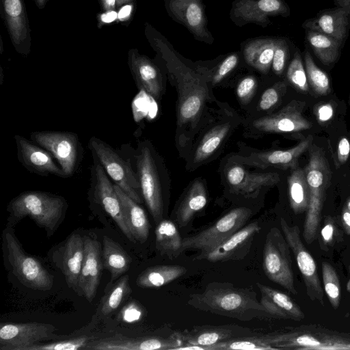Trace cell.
Masks as SVG:
<instances>
[{
	"label": "cell",
	"mask_w": 350,
	"mask_h": 350,
	"mask_svg": "<svg viewBox=\"0 0 350 350\" xmlns=\"http://www.w3.org/2000/svg\"><path fill=\"white\" fill-rule=\"evenodd\" d=\"M187 304L201 311L240 321L273 318L248 288H237L228 282L209 283L204 291L191 294Z\"/></svg>",
	"instance_id": "obj_1"
},
{
	"label": "cell",
	"mask_w": 350,
	"mask_h": 350,
	"mask_svg": "<svg viewBox=\"0 0 350 350\" xmlns=\"http://www.w3.org/2000/svg\"><path fill=\"white\" fill-rule=\"evenodd\" d=\"M154 44L166 63L168 73L175 79L178 92L177 124L193 123L200 116L206 99L208 88L205 81L177 57L171 44L160 36Z\"/></svg>",
	"instance_id": "obj_2"
},
{
	"label": "cell",
	"mask_w": 350,
	"mask_h": 350,
	"mask_svg": "<svg viewBox=\"0 0 350 350\" xmlns=\"http://www.w3.org/2000/svg\"><path fill=\"white\" fill-rule=\"evenodd\" d=\"M66 208L67 202L62 196L40 191H24L7 206V226L12 227L29 217L51 237L60 225Z\"/></svg>",
	"instance_id": "obj_3"
},
{
	"label": "cell",
	"mask_w": 350,
	"mask_h": 350,
	"mask_svg": "<svg viewBox=\"0 0 350 350\" xmlns=\"http://www.w3.org/2000/svg\"><path fill=\"white\" fill-rule=\"evenodd\" d=\"M305 172L310 189V201L304 224L303 237L308 244L317 239L325 193L329 187L332 172L324 150L312 144Z\"/></svg>",
	"instance_id": "obj_4"
},
{
	"label": "cell",
	"mask_w": 350,
	"mask_h": 350,
	"mask_svg": "<svg viewBox=\"0 0 350 350\" xmlns=\"http://www.w3.org/2000/svg\"><path fill=\"white\" fill-rule=\"evenodd\" d=\"M274 335L275 349L350 350V333L317 324L293 327Z\"/></svg>",
	"instance_id": "obj_5"
},
{
	"label": "cell",
	"mask_w": 350,
	"mask_h": 350,
	"mask_svg": "<svg viewBox=\"0 0 350 350\" xmlns=\"http://www.w3.org/2000/svg\"><path fill=\"white\" fill-rule=\"evenodd\" d=\"M2 238L12 271L18 280L33 290H51L53 286V276L38 258L25 253L12 227L6 226Z\"/></svg>",
	"instance_id": "obj_6"
},
{
	"label": "cell",
	"mask_w": 350,
	"mask_h": 350,
	"mask_svg": "<svg viewBox=\"0 0 350 350\" xmlns=\"http://www.w3.org/2000/svg\"><path fill=\"white\" fill-rule=\"evenodd\" d=\"M135 158L143 200L157 224L163 216V189L158 159L149 142L139 144Z\"/></svg>",
	"instance_id": "obj_7"
},
{
	"label": "cell",
	"mask_w": 350,
	"mask_h": 350,
	"mask_svg": "<svg viewBox=\"0 0 350 350\" xmlns=\"http://www.w3.org/2000/svg\"><path fill=\"white\" fill-rule=\"evenodd\" d=\"M89 148L113 183L126 194L139 204L143 202L141 187L137 172L131 163L123 159L116 150L96 137L89 141Z\"/></svg>",
	"instance_id": "obj_8"
},
{
	"label": "cell",
	"mask_w": 350,
	"mask_h": 350,
	"mask_svg": "<svg viewBox=\"0 0 350 350\" xmlns=\"http://www.w3.org/2000/svg\"><path fill=\"white\" fill-rule=\"evenodd\" d=\"M290 250L280 230L271 228L265 240L262 269L269 280L296 295Z\"/></svg>",
	"instance_id": "obj_9"
},
{
	"label": "cell",
	"mask_w": 350,
	"mask_h": 350,
	"mask_svg": "<svg viewBox=\"0 0 350 350\" xmlns=\"http://www.w3.org/2000/svg\"><path fill=\"white\" fill-rule=\"evenodd\" d=\"M252 215L247 207L232 209L208 228L183 239V251L196 250L200 252L196 259L210 252L241 228Z\"/></svg>",
	"instance_id": "obj_10"
},
{
	"label": "cell",
	"mask_w": 350,
	"mask_h": 350,
	"mask_svg": "<svg viewBox=\"0 0 350 350\" xmlns=\"http://www.w3.org/2000/svg\"><path fill=\"white\" fill-rule=\"evenodd\" d=\"M30 139L53 156L66 177L71 176L76 171L83 152L76 133L68 131H36L31 133Z\"/></svg>",
	"instance_id": "obj_11"
},
{
	"label": "cell",
	"mask_w": 350,
	"mask_h": 350,
	"mask_svg": "<svg viewBox=\"0 0 350 350\" xmlns=\"http://www.w3.org/2000/svg\"><path fill=\"white\" fill-rule=\"evenodd\" d=\"M283 234L295 256L303 278L306 292L311 301L324 306V293L319 276L318 267L312 256L304 245L297 226H290L284 218L280 219Z\"/></svg>",
	"instance_id": "obj_12"
},
{
	"label": "cell",
	"mask_w": 350,
	"mask_h": 350,
	"mask_svg": "<svg viewBox=\"0 0 350 350\" xmlns=\"http://www.w3.org/2000/svg\"><path fill=\"white\" fill-rule=\"evenodd\" d=\"M91 167V191L94 199L113 219L125 237L135 243L126 225L122 204L116 191L113 183L103 166L94 158Z\"/></svg>",
	"instance_id": "obj_13"
},
{
	"label": "cell",
	"mask_w": 350,
	"mask_h": 350,
	"mask_svg": "<svg viewBox=\"0 0 350 350\" xmlns=\"http://www.w3.org/2000/svg\"><path fill=\"white\" fill-rule=\"evenodd\" d=\"M57 328L40 322L5 323L0 327L1 350H27V348L52 338Z\"/></svg>",
	"instance_id": "obj_14"
},
{
	"label": "cell",
	"mask_w": 350,
	"mask_h": 350,
	"mask_svg": "<svg viewBox=\"0 0 350 350\" xmlns=\"http://www.w3.org/2000/svg\"><path fill=\"white\" fill-rule=\"evenodd\" d=\"M289 14V7L283 0H234L230 18L239 27L254 23L266 27L271 23L270 16Z\"/></svg>",
	"instance_id": "obj_15"
},
{
	"label": "cell",
	"mask_w": 350,
	"mask_h": 350,
	"mask_svg": "<svg viewBox=\"0 0 350 350\" xmlns=\"http://www.w3.org/2000/svg\"><path fill=\"white\" fill-rule=\"evenodd\" d=\"M165 5L170 16L185 26L194 38L208 44L213 42L202 0H165Z\"/></svg>",
	"instance_id": "obj_16"
},
{
	"label": "cell",
	"mask_w": 350,
	"mask_h": 350,
	"mask_svg": "<svg viewBox=\"0 0 350 350\" xmlns=\"http://www.w3.org/2000/svg\"><path fill=\"white\" fill-rule=\"evenodd\" d=\"M305 106L304 101L293 100L277 113L254 120L253 125L265 133H296L310 129L312 124L303 115Z\"/></svg>",
	"instance_id": "obj_17"
},
{
	"label": "cell",
	"mask_w": 350,
	"mask_h": 350,
	"mask_svg": "<svg viewBox=\"0 0 350 350\" xmlns=\"http://www.w3.org/2000/svg\"><path fill=\"white\" fill-rule=\"evenodd\" d=\"M183 345L175 334L168 338L144 336L129 338L120 334L103 339L92 340L86 349L92 350H169Z\"/></svg>",
	"instance_id": "obj_18"
},
{
	"label": "cell",
	"mask_w": 350,
	"mask_h": 350,
	"mask_svg": "<svg viewBox=\"0 0 350 350\" xmlns=\"http://www.w3.org/2000/svg\"><path fill=\"white\" fill-rule=\"evenodd\" d=\"M17 158L29 172L42 176L67 178L53 156L45 149L20 135H14Z\"/></svg>",
	"instance_id": "obj_19"
},
{
	"label": "cell",
	"mask_w": 350,
	"mask_h": 350,
	"mask_svg": "<svg viewBox=\"0 0 350 350\" xmlns=\"http://www.w3.org/2000/svg\"><path fill=\"white\" fill-rule=\"evenodd\" d=\"M312 135L308 136L295 146L286 150H275L253 152L247 156L239 157V162L243 165L265 169L273 167L280 169L297 167L301 155L312 144Z\"/></svg>",
	"instance_id": "obj_20"
},
{
	"label": "cell",
	"mask_w": 350,
	"mask_h": 350,
	"mask_svg": "<svg viewBox=\"0 0 350 350\" xmlns=\"http://www.w3.org/2000/svg\"><path fill=\"white\" fill-rule=\"evenodd\" d=\"M84 258L77 293L92 302L95 298L103 268L100 245L96 239L84 236Z\"/></svg>",
	"instance_id": "obj_21"
},
{
	"label": "cell",
	"mask_w": 350,
	"mask_h": 350,
	"mask_svg": "<svg viewBox=\"0 0 350 350\" xmlns=\"http://www.w3.org/2000/svg\"><path fill=\"white\" fill-rule=\"evenodd\" d=\"M260 230L259 224L257 221H252L243 226L228 239L198 260L205 259L212 262H217L242 259L249 252L254 237Z\"/></svg>",
	"instance_id": "obj_22"
},
{
	"label": "cell",
	"mask_w": 350,
	"mask_h": 350,
	"mask_svg": "<svg viewBox=\"0 0 350 350\" xmlns=\"http://www.w3.org/2000/svg\"><path fill=\"white\" fill-rule=\"evenodd\" d=\"M184 343L200 347L206 350L209 346L234 338L253 335L247 327L236 325H202L194 327L189 331L175 333Z\"/></svg>",
	"instance_id": "obj_23"
},
{
	"label": "cell",
	"mask_w": 350,
	"mask_h": 350,
	"mask_svg": "<svg viewBox=\"0 0 350 350\" xmlns=\"http://www.w3.org/2000/svg\"><path fill=\"white\" fill-rule=\"evenodd\" d=\"M57 265L70 288L78 291V284L84 258V239L71 234L57 251Z\"/></svg>",
	"instance_id": "obj_24"
},
{
	"label": "cell",
	"mask_w": 350,
	"mask_h": 350,
	"mask_svg": "<svg viewBox=\"0 0 350 350\" xmlns=\"http://www.w3.org/2000/svg\"><path fill=\"white\" fill-rule=\"evenodd\" d=\"M230 189L234 193L245 197L254 196L265 187L275 185L280 181L275 172H251L241 165L230 167L226 175Z\"/></svg>",
	"instance_id": "obj_25"
},
{
	"label": "cell",
	"mask_w": 350,
	"mask_h": 350,
	"mask_svg": "<svg viewBox=\"0 0 350 350\" xmlns=\"http://www.w3.org/2000/svg\"><path fill=\"white\" fill-rule=\"evenodd\" d=\"M129 63L137 88L159 100L163 93L162 76L158 67L145 55L135 50L129 53Z\"/></svg>",
	"instance_id": "obj_26"
},
{
	"label": "cell",
	"mask_w": 350,
	"mask_h": 350,
	"mask_svg": "<svg viewBox=\"0 0 350 350\" xmlns=\"http://www.w3.org/2000/svg\"><path fill=\"white\" fill-rule=\"evenodd\" d=\"M302 27L326 34L342 44L350 29L347 12L338 6L321 10L314 17L305 21Z\"/></svg>",
	"instance_id": "obj_27"
},
{
	"label": "cell",
	"mask_w": 350,
	"mask_h": 350,
	"mask_svg": "<svg viewBox=\"0 0 350 350\" xmlns=\"http://www.w3.org/2000/svg\"><path fill=\"white\" fill-rule=\"evenodd\" d=\"M260 292V303L273 319L301 321L305 314L299 305L285 293L262 284L256 283Z\"/></svg>",
	"instance_id": "obj_28"
},
{
	"label": "cell",
	"mask_w": 350,
	"mask_h": 350,
	"mask_svg": "<svg viewBox=\"0 0 350 350\" xmlns=\"http://www.w3.org/2000/svg\"><path fill=\"white\" fill-rule=\"evenodd\" d=\"M6 25L15 48L22 51L29 44L27 19L23 0H3Z\"/></svg>",
	"instance_id": "obj_29"
},
{
	"label": "cell",
	"mask_w": 350,
	"mask_h": 350,
	"mask_svg": "<svg viewBox=\"0 0 350 350\" xmlns=\"http://www.w3.org/2000/svg\"><path fill=\"white\" fill-rule=\"evenodd\" d=\"M114 187L122 204L126 225L135 243L146 242L149 236L150 224L144 210L118 185L114 184Z\"/></svg>",
	"instance_id": "obj_30"
},
{
	"label": "cell",
	"mask_w": 350,
	"mask_h": 350,
	"mask_svg": "<svg viewBox=\"0 0 350 350\" xmlns=\"http://www.w3.org/2000/svg\"><path fill=\"white\" fill-rule=\"evenodd\" d=\"M206 203L207 194L204 184L200 180L194 181L175 211L174 217L178 226L184 227L188 225Z\"/></svg>",
	"instance_id": "obj_31"
},
{
	"label": "cell",
	"mask_w": 350,
	"mask_h": 350,
	"mask_svg": "<svg viewBox=\"0 0 350 350\" xmlns=\"http://www.w3.org/2000/svg\"><path fill=\"white\" fill-rule=\"evenodd\" d=\"M102 261L103 268L111 273V281L113 282L129 270L132 259L120 244L104 236Z\"/></svg>",
	"instance_id": "obj_32"
},
{
	"label": "cell",
	"mask_w": 350,
	"mask_h": 350,
	"mask_svg": "<svg viewBox=\"0 0 350 350\" xmlns=\"http://www.w3.org/2000/svg\"><path fill=\"white\" fill-rule=\"evenodd\" d=\"M276 40L262 38L250 40L243 49L246 62L256 70L267 72L272 65Z\"/></svg>",
	"instance_id": "obj_33"
},
{
	"label": "cell",
	"mask_w": 350,
	"mask_h": 350,
	"mask_svg": "<svg viewBox=\"0 0 350 350\" xmlns=\"http://www.w3.org/2000/svg\"><path fill=\"white\" fill-rule=\"evenodd\" d=\"M156 247L161 254L170 258H177L183 252V239L176 224L163 219L154 230Z\"/></svg>",
	"instance_id": "obj_34"
},
{
	"label": "cell",
	"mask_w": 350,
	"mask_h": 350,
	"mask_svg": "<svg viewBox=\"0 0 350 350\" xmlns=\"http://www.w3.org/2000/svg\"><path fill=\"white\" fill-rule=\"evenodd\" d=\"M186 272L187 269L180 265L150 267L139 273L136 284L141 288H158L172 282Z\"/></svg>",
	"instance_id": "obj_35"
},
{
	"label": "cell",
	"mask_w": 350,
	"mask_h": 350,
	"mask_svg": "<svg viewBox=\"0 0 350 350\" xmlns=\"http://www.w3.org/2000/svg\"><path fill=\"white\" fill-rule=\"evenodd\" d=\"M306 40L317 57L326 66L336 62L343 46L326 34L310 29H306Z\"/></svg>",
	"instance_id": "obj_36"
},
{
	"label": "cell",
	"mask_w": 350,
	"mask_h": 350,
	"mask_svg": "<svg viewBox=\"0 0 350 350\" xmlns=\"http://www.w3.org/2000/svg\"><path fill=\"white\" fill-rule=\"evenodd\" d=\"M289 204L293 211L301 213L307 211L310 201V189L305 170L296 167L288 178Z\"/></svg>",
	"instance_id": "obj_37"
},
{
	"label": "cell",
	"mask_w": 350,
	"mask_h": 350,
	"mask_svg": "<svg viewBox=\"0 0 350 350\" xmlns=\"http://www.w3.org/2000/svg\"><path fill=\"white\" fill-rule=\"evenodd\" d=\"M274 338V334H253L221 341L208 347L206 350H275L272 346Z\"/></svg>",
	"instance_id": "obj_38"
},
{
	"label": "cell",
	"mask_w": 350,
	"mask_h": 350,
	"mask_svg": "<svg viewBox=\"0 0 350 350\" xmlns=\"http://www.w3.org/2000/svg\"><path fill=\"white\" fill-rule=\"evenodd\" d=\"M129 275L121 276L103 297L99 306V314L107 317L112 314L131 294Z\"/></svg>",
	"instance_id": "obj_39"
},
{
	"label": "cell",
	"mask_w": 350,
	"mask_h": 350,
	"mask_svg": "<svg viewBox=\"0 0 350 350\" xmlns=\"http://www.w3.org/2000/svg\"><path fill=\"white\" fill-rule=\"evenodd\" d=\"M230 129V124L226 123L217 125L208 131L196 150L193 161L199 163L208 158L225 139Z\"/></svg>",
	"instance_id": "obj_40"
},
{
	"label": "cell",
	"mask_w": 350,
	"mask_h": 350,
	"mask_svg": "<svg viewBox=\"0 0 350 350\" xmlns=\"http://www.w3.org/2000/svg\"><path fill=\"white\" fill-rule=\"evenodd\" d=\"M304 59L309 85L316 94H327L330 91V81L327 73L317 66L308 51H305Z\"/></svg>",
	"instance_id": "obj_41"
},
{
	"label": "cell",
	"mask_w": 350,
	"mask_h": 350,
	"mask_svg": "<svg viewBox=\"0 0 350 350\" xmlns=\"http://www.w3.org/2000/svg\"><path fill=\"white\" fill-rule=\"evenodd\" d=\"M324 291L334 309H337L340 302V283L335 269L327 262L321 263Z\"/></svg>",
	"instance_id": "obj_42"
},
{
	"label": "cell",
	"mask_w": 350,
	"mask_h": 350,
	"mask_svg": "<svg viewBox=\"0 0 350 350\" xmlns=\"http://www.w3.org/2000/svg\"><path fill=\"white\" fill-rule=\"evenodd\" d=\"M288 81L297 90L308 92L309 83L306 72L299 51H297L291 60L286 72Z\"/></svg>",
	"instance_id": "obj_43"
},
{
	"label": "cell",
	"mask_w": 350,
	"mask_h": 350,
	"mask_svg": "<svg viewBox=\"0 0 350 350\" xmlns=\"http://www.w3.org/2000/svg\"><path fill=\"white\" fill-rule=\"evenodd\" d=\"M92 337L79 336L70 339L53 341L48 343L39 342L27 350H79L86 349L88 345L92 341Z\"/></svg>",
	"instance_id": "obj_44"
},
{
	"label": "cell",
	"mask_w": 350,
	"mask_h": 350,
	"mask_svg": "<svg viewBox=\"0 0 350 350\" xmlns=\"http://www.w3.org/2000/svg\"><path fill=\"white\" fill-rule=\"evenodd\" d=\"M339 230L334 217H325L320 231L319 244L322 250L327 252L338 241Z\"/></svg>",
	"instance_id": "obj_45"
},
{
	"label": "cell",
	"mask_w": 350,
	"mask_h": 350,
	"mask_svg": "<svg viewBox=\"0 0 350 350\" xmlns=\"http://www.w3.org/2000/svg\"><path fill=\"white\" fill-rule=\"evenodd\" d=\"M288 54V46L286 40L277 38L272 61V68L276 75L282 74Z\"/></svg>",
	"instance_id": "obj_46"
},
{
	"label": "cell",
	"mask_w": 350,
	"mask_h": 350,
	"mask_svg": "<svg viewBox=\"0 0 350 350\" xmlns=\"http://www.w3.org/2000/svg\"><path fill=\"white\" fill-rule=\"evenodd\" d=\"M286 84L283 82L267 89L262 94L259 103V107L262 110H267L273 107L279 100L280 90L285 88Z\"/></svg>",
	"instance_id": "obj_47"
},
{
	"label": "cell",
	"mask_w": 350,
	"mask_h": 350,
	"mask_svg": "<svg viewBox=\"0 0 350 350\" xmlns=\"http://www.w3.org/2000/svg\"><path fill=\"white\" fill-rule=\"evenodd\" d=\"M239 56L237 53H232L224 59L219 66L213 78V82L216 84L221 81L237 65Z\"/></svg>",
	"instance_id": "obj_48"
},
{
	"label": "cell",
	"mask_w": 350,
	"mask_h": 350,
	"mask_svg": "<svg viewBox=\"0 0 350 350\" xmlns=\"http://www.w3.org/2000/svg\"><path fill=\"white\" fill-rule=\"evenodd\" d=\"M142 308L136 301L129 302L120 313V319L126 323L136 322L142 318Z\"/></svg>",
	"instance_id": "obj_49"
},
{
	"label": "cell",
	"mask_w": 350,
	"mask_h": 350,
	"mask_svg": "<svg viewBox=\"0 0 350 350\" xmlns=\"http://www.w3.org/2000/svg\"><path fill=\"white\" fill-rule=\"evenodd\" d=\"M256 87V80L252 77L244 78L238 85L237 96L241 99L248 98Z\"/></svg>",
	"instance_id": "obj_50"
},
{
	"label": "cell",
	"mask_w": 350,
	"mask_h": 350,
	"mask_svg": "<svg viewBox=\"0 0 350 350\" xmlns=\"http://www.w3.org/2000/svg\"><path fill=\"white\" fill-rule=\"evenodd\" d=\"M350 154V142L347 137H342L337 146V167L345 164Z\"/></svg>",
	"instance_id": "obj_51"
},
{
	"label": "cell",
	"mask_w": 350,
	"mask_h": 350,
	"mask_svg": "<svg viewBox=\"0 0 350 350\" xmlns=\"http://www.w3.org/2000/svg\"><path fill=\"white\" fill-rule=\"evenodd\" d=\"M315 115L319 122H326L332 118L334 108L329 103L323 104L317 107Z\"/></svg>",
	"instance_id": "obj_52"
},
{
	"label": "cell",
	"mask_w": 350,
	"mask_h": 350,
	"mask_svg": "<svg viewBox=\"0 0 350 350\" xmlns=\"http://www.w3.org/2000/svg\"><path fill=\"white\" fill-rule=\"evenodd\" d=\"M342 222L347 234H350V211L345 206L342 211Z\"/></svg>",
	"instance_id": "obj_53"
},
{
	"label": "cell",
	"mask_w": 350,
	"mask_h": 350,
	"mask_svg": "<svg viewBox=\"0 0 350 350\" xmlns=\"http://www.w3.org/2000/svg\"><path fill=\"white\" fill-rule=\"evenodd\" d=\"M132 8V5L129 4L123 6L118 13V18L121 21H125L131 16Z\"/></svg>",
	"instance_id": "obj_54"
},
{
	"label": "cell",
	"mask_w": 350,
	"mask_h": 350,
	"mask_svg": "<svg viewBox=\"0 0 350 350\" xmlns=\"http://www.w3.org/2000/svg\"><path fill=\"white\" fill-rule=\"evenodd\" d=\"M334 3L336 6L341 7L345 10L348 15L350 27V0H334Z\"/></svg>",
	"instance_id": "obj_55"
},
{
	"label": "cell",
	"mask_w": 350,
	"mask_h": 350,
	"mask_svg": "<svg viewBox=\"0 0 350 350\" xmlns=\"http://www.w3.org/2000/svg\"><path fill=\"white\" fill-rule=\"evenodd\" d=\"M118 18V14L115 11H109L101 15L100 19L103 23H109L114 21Z\"/></svg>",
	"instance_id": "obj_56"
},
{
	"label": "cell",
	"mask_w": 350,
	"mask_h": 350,
	"mask_svg": "<svg viewBox=\"0 0 350 350\" xmlns=\"http://www.w3.org/2000/svg\"><path fill=\"white\" fill-rule=\"evenodd\" d=\"M105 8L107 10L112 9L115 6L116 0H103Z\"/></svg>",
	"instance_id": "obj_57"
},
{
	"label": "cell",
	"mask_w": 350,
	"mask_h": 350,
	"mask_svg": "<svg viewBox=\"0 0 350 350\" xmlns=\"http://www.w3.org/2000/svg\"><path fill=\"white\" fill-rule=\"evenodd\" d=\"M36 1L38 6L40 8H42L46 1V0H36Z\"/></svg>",
	"instance_id": "obj_58"
},
{
	"label": "cell",
	"mask_w": 350,
	"mask_h": 350,
	"mask_svg": "<svg viewBox=\"0 0 350 350\" xmlns=\"http://www.w3.org/2000/svg\"><path fill=\"white\" fill-rule=\"evenodd\" d=\"M347 291L350 293V279L348 280L347 283Z\"/></svg>",
	"instance_id": "obj_59"
},
{
	"label": "cell",
	"mask_w": 350,
	"mask_h": 350,
	"mask_svg": "<svg viewBox=\"0 0 350 350\" xmlns=\"http://www.w3.org/2000/svg\"><path fill=\"white\" fill-rule=\"evenodd\" d=\"M346 206L350 211V198L347 201Z\"/></svg>",
	"instance_id": "obj_60"
},
{
	"label": "cell",
	"mask_w": 350,
	"mask_h": 350,
	"mask_svg": "<svg viewBox=\"0 0 350 350\" xmlns=\"http://www.w3.org/2000/svg\"><path fill=\"white\" fill-rule=\"evenodd\" d=\"M349 274H350V262H349Z\"/></svg>",
	"instance_id": "obj_61"
},
{
	"label": "cell",
	"mask_w": 350,
	"mask_h": 350,
	"mask_svg": "<svg viewBox=\"0 0 350 350\" xmlns=\"http://www.w3.org/2000/svg\"><path fill=\"white\" fill-rule=\"evenodd\" d=\"M119 1H120V0H119ZM125 1V0H122V1Z\"/></svg>",
	"instance_id": "obj_62"
}]
</instances>
